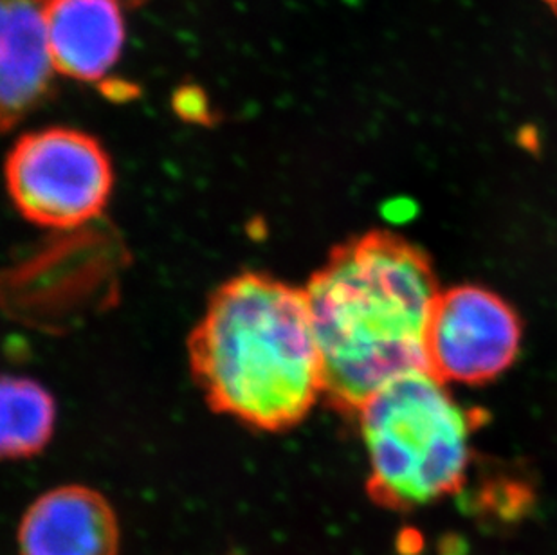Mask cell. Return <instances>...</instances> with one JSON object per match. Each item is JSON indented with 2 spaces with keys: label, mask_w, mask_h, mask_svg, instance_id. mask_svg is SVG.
<instances>
[{
  "label": "cell",
  "mask_w": 557,
  "mask_h": 555,
  "mask_svg": "<svg viewBox=\"0 0 557 555\" xmlns=\"http://www.w3.org/2000/svg\"><path fill=\"white\" fill-rule=\"evenodd\" d=\"M38 4H40V0H37ZM125 2V5H128V8H134V5H139L145 2V0H123Z\"/></svg>",
  "instance_id": "7c38bea8"
},
{
  "label": "cell",
  "mask_w": 557,
  "mask_h": 555,
  "mask_svg": "<svg viewBox=\"0 0 557 555\" xmlns=\"http://www.w3.org/2000/svg\"><path fill=\"white\" fill-rule=\"evenodd\" d=\"M545 4L550 5V10L557 15V0H545Z\"/></svg>",
  "instance_id": "4fadbf2b"
},
{
  "label": "cell",
  "mask_w": 557,
  "mask_h": 555,
  "mask_svg": "<svg viewBox=\"0 0 557 555\" xmlns=\"http://www.w3.org/2000/svg\"><path fill=\"white\" fill-rule=\"evenodd\" d=\"M188 361L208 406L252 430H290L323 395L306 291L258 271L211 294L189 334Z\"/></svg>",
  "instance_id": "7a4b0ae2"
},
{
  "label": "cell",
  "mask_w": 557,
  "mask_h": 555,
  "mask_svg": "<svg viewBox=\"0 0 557 555\" xmlns=\"http://www.w3.org/2000/svg\"><path fill=\"white\" fill-rule=\"evenodd\" d=\"M57 403L42 384L0 375V460L42 453L54 435Z\"/></svg>",
  "instance_id": "9c48e42d"
},
{
  "label": "cell",
  "mask_w": 557,
  "mask_h": 555,
  "mask_svg": "<svg viewBox=\"0 0 557 555\" xmlns=\"http://www.w3.org/2000/svg\"><path fill=\"white\" fill-rule=\"evenodd\" d=\"M4 183L26 221L48 230H74L106 210L114 168L95 136L49 126L16 139L5 158Z\"/></svg>",
  "instance_id": "277c9868"
},
{
  "label": "cell",
  "mask_w": 557,
  "mask_h": 555,
  "mask_svg": "<svg viewBox=\"0 0 557 555\" xmlns=\"http://www.w3.org/2000/svg\"><path fill=\"white\" fill-rule=\"evenodd\" d=\"M123 0H42L49 53L57 73L101 82L125 46Z\"/></svg>",
  "instance_id": "ba28073f"
},
{
  "label": "cell",
  "mask_w": 557,
  "mask_h": 555,
  "mask_svg": "<svg viewBox=\"0 0 557 555\" xmlns=\"http://www.w3.org/2000/svg\"><path fill=\"white\" fill-rule=\"evenodd\" d=\"M174 109L188 121H210V101L199 85L185 84L175 90Z\"/></svg>",
  "instance_id": "30bf717a"
},
{
  "label": "cell",
  "mask_w": 557,
  "mask_h": 555,
  "mask_svg": "<svg viewBox=\"0 0 557 555\" xmlns=\"http://www.w3.org/2000/svg\"><path fill=\"white\" fill-rule=\"evenodd\" d=\"M120 523L111 502L85 485L38 496L18 527L21 555H117Z\"/></svg>",
  "instance_id": "8992f818"
},
{
  "label": "cell",
  "mask_w": 557,
  "mask_h": 555,
  "mask_svg": "<svg viewBox=\"0 0 557 555\" xmlns=\"http://www.w3.org/2000/svg\"><path fill=\"white\" fill-rule=\"evenodd\" d=\"M100 90L112 101H131L141 95V89L128 79L107 78L101 79Z\"/></svg>",
  "instance_id": "8fae6325"
},
{
  "label": "cell",
  "mask_w": 557,
  "mask_h": 555,
  "mask_svg": "<svg viewBox=\"0 0 557 555\" xmlns=\"http://www.w3.org/2000/svg\"><path fill=\"white\" fill-rule=\"evenodd\" d=\"M358 414L377 502L416 508L462 488L473 456V415L432 370L395 379Z\"/></svg>",
  "instance_id": "3957f363"
},
{
  "label": "cell",
  "mask_w": 557,
  "mask_h": 555,
  "mask_svg": "<svg viewBox=\"0 0 557 555\" xmlns=\"http://www.w3.org/2000/svg\"><path fill=\"white\" fill-rule=\"evenodd\" d=\"M310 321L323 367V395L356 409L406 373L430 370L428 332L438 298L417 247L372 233L337 247L310 278Z\"/></svg>",
  "instance_id": "6da1fadb"
},
{
  "label": "cell",
  "mask_w": 557,
  "mask_h": 555,
  "mask_svg": "<svg viewBox=\"0 0 557 555\" xmlns=\"http://www.w3.org/2000/svg\"><path fill=\"white\" fill-rule=\"evenodd\" d=\"M520 345V320L498 294L480 285L438 294L428 332V367L444 383H487L516 361Z\"/></svg>",
  "instance_id": "5b68a950"
},
{
  "label": "cell",
  "mask_w": 557,
  "mask_h": 555,
  "mask_svg": "<svg viewBox=\"0 0 557 555\" xmlns=\"http://www.w3.org/2000/svg\"><path fill=\"white\" fill-rule=\"evenodd\" d=\"M57 74L37 0H0V134L53 98Z\"/></svg>",
  "instance_id": "52a82bcc"
}]
</instances>
